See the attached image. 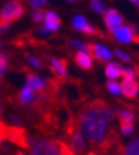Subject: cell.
I'll list each match as a JSON object with an SVG mask.
<instances>
[{"mask_svg": "<svg viewBox=\"0 0 139 155\" xmlns=\"http://www.w3.org/2000/svg\"><path fill=\"white\" fill-rule=\"evenodd\" d=\"M115 107L108 105L104 101H91L81 108L78 124L89 142L102 144L107 140L109 131V122L118 115Z\"/></svg>", "mask_w": 139, "mask_h": 155, "instance_id": "1", "label": "cell"}, {"mask_svg": "<svg viewBox=\"0 0 139 155\" xmlns=\"http://www.w3.org/2000/svg\"><path fill=\"white\" fill-rule=\"evenodd\" d=\"M27 140L31 155H70L74 152L63 141L48 140L40 135H28Z\"/></svg>", "mask_w": 139, "mask_h": 155, "instance_id": "2", "label": "cell"}, {"mask_svg": "<svg viewBox=\"0 0 139 155\" xmlns=\"http://www.w3.org/2000/svg\"><path fill=\"white\" fill-rule=\"evenodd\" d=\"M67 138L70 142V148L75 154H82L85 150V141H84L82 132L79 130V124L74 118H71L67 122Z\"/></svg>", "mask_w": 139, "mask_h": 155, "instance_id": "3", "label": "cell"}, {"mask_svg": "<svg viewBox=\"0 0 139 155\" xmlns=\"http://www.w3.org/2000/svg\"><path fill=\"white\" fill-rule=\"evenodd\" d=\"M24 14V6L20 0H13L3 6V9L0 10V20L7 21V23H13L16 20H19Z\"/></svg>", "mask_w": 139, "mask_h": 155, "instance_id": "4", "label": "cell"}, {"mask_svg": "<svg viewBox=\"0 0 139 155\" xmlns=\"http://www.w3.org/2000/svg\"><path fill=\"white\" fill-rule=\"evenodd\" d=\"M114 38L116 41L122 43V44H131V43H135V41H139V37L136 34V30L135 27L132 26H121L119 28H116L114 31Z\"/></svg>", "mask_w": 139, "mask_h": 155, "instance_id": "5", "label": "cell"}, {"mask_svg": "<svg viewBox=\"0 0 139 155\" xmlns=\"http://www.w3.org/2000/svg\"><path fill=\"white\" fill-rule=\"evenodd\" d=\"M104 23L107 26L108 31L109 33H114L116 28H119L122 24H124V17L122 14L115 9H109L104 12Z\"/></svg>", "mask_w": 139, "mask_h": 155, "instance_id": "6", "label": "cell"}, {"mask_svg": "<svg viewBox=\"0 0 139 155\" xmlns=\"http://www.w3.org/2000/svg\"><path fill=\"white\" fill-rule=\"evenodd\" d=\"M121 90L126 98H135L139 94V84L135 78L124 77V80L121 83Z\"/></svg>", "mask_w": 139, "mask_h": 155, "instance_id": "7", "label": "cell"}, {"mask_svg": "<svg viewBox=\"0 0 139 155\" xmlns=\"http://www.w3.org/2000/svg\"><path fill=\"white\" fill-rule=\"evenodd\" d=\"M50 68L60 80H65L67 78L68 61L65 58H50Z\"/></svg>", "mask_w": 139, "mask_h": 155, "instance_id": "8", "label": "cell"}, {"mask_svg": "<svg viewBox=\"0 0 139 155\" xmlns=\"http://www.w3.org/2000/svg\"><path fill=\"white\" fill-rule=\"evenodd\" d=\"M71 24H73V27L77 31H81L84 34H99L97 31V28H94L84 16H75L73 19V21H71Z\"/></svg>", "mask_w": 139, "mask_h": 155, "instance_id": "9", "label": "cell"}, {"mask_svg": "<svg viewBox=\"0 0 139 155\" xmlns=\"http://www.w3.org/2000/svg\"><path fill=\"white\" fill-rule=\"evenodd\" d=\"M89 54L99 61H109L112 58V51L102 44H91V53Z\"/></svg>", "mask_w": 139, "mask_h": 155, "instance_id": "10", "label": "cell"}, {"mask_svg": "<svg viewBox=\"0 0 139 155\" xmlns=\"http://www.w3.org/2000/svg\"><path fill=\"white\" fill-rule=\"evenodd\" d=\"M74 60H75V63L81 67V68H84V70H89V68H92V56H91L89 53L78 51L74 56Z\"/></svg>", "mask_w": 139, "mask_h": 155, "instance_id": "11", "label": "cell"}, {"mask_svg": "<svg viewBox=\"0 0 139 155\" xmlns=\"http://www.w3.org/2000/svg\"><path fill=\"white\" fill-rule=\"evenodd\" d=\"M44 24L46 27L51 31H57L61 26V20L58 17V14H56L54 12H47L46 17H44Z\"/></svg>", "mask_w": 139, "mask_h": 155, "instance_id": "12", "label": "cell"}, {"mask_svg": "<svg viewBox=\"0 0 139 155\" xmlns=\"http://www.w3.org/2000/svg\"><path fill=\"white\" fill-rule=\"evenodd\" d=\"M122 70H124V67H121L115 61H111L105 67V75L109 80H116V78H119L122 75Z\"/></svg>", "mask_w": 139, "mask_h": 155, "instance_id": "13", "label": "cell"}, {"mask_svg": "<svg viewBox=\"0 0 139 155\" xmlns=\"http://www.w3.org/2000/svg\"><path fill=\"white\" fill-rule=\"evenodd\" d=\"M122 155H139V137L134 138V140L126 145V148L124 150Z\"/></svg>", "mask_w": 139, "mask_h": 155, "instance_id": "14", "label": "cell"}, {"mask_svg": "<svg viewBox=\"0 0 139 155\" xmlns=\"http://www.w3.org/2000/svg\"><path fill=\"white\" fill-rule=\"evenodd\" d=\"M70 46L71 47H75L78 51H85V53H91V44L88 43L79 41V40H70Z\"/></svg>", "mask_w": 139, "mask_h": 155, "instance_id": "15", "label": "cell"}, {"mask_svg": "<svg viewBox=\"0 0 139 155\" xmlns=\"http://www.w3.org/2000/svg\"><path fill=\"white\" fill-rule=\"evenodd\" d=\"M118 117H119L121 122H134L135 113L132 110H122V111L118 113Z\"/></svg>", "mask_w": 139, "mask_h": 155, "instance_id": "16", "label": "cell"}, {"mask_svg": "<svg viewBox=\"0 0 139 155\" xmlns=\"http://www.w3.org/2000/svg\"><path fill=\"white\" fill-rule=\"evenodd\" d=\"M107 88L112 95H121L122 94V90H121V84H118L115 80H109L107 83Z\"/></svg>", "mask_w": 139, "mask_h": 155, "instance_id": "17", "label": "cell"}, {"mask_svg": "<svg viewBox=\"0 0 139 155\" xmlns=\"http://www.w3.org/2000/svg\"><path fill=\"white\" fill-rule=\"evenodd\" d=\"M89 6H91V9L98 14H102L105 12V6L102 3V0H91V2H89Z\"/></svg>", "mask_w": 139, "mask_h": 155, "instance_id": "18", "label": "cell"}, {"mask_svg": "<svg viewBox=\"0 0 139 155\" xmlns=\"http://www.w3.org/2000/svg\"><path fill=\"white\" fill-rule=\"evenodd\" d=\"M7 66H9V57L6 53H2L0 54V78L3 77V74L7 70Z\"/></svg>", "mask_w": 139, "mask_h": 155, "instance_id": "19", "label": "cell"}, {"mask_svg": "<svg viewBox=\"0 0 139 155\" xmlns=\"http://www.w3.org/2000/svg\"><path fill=\"white\" fill-rule=\"evenodd\" d=\"M121 132L124 135H131L134 132V124L132 122H121Z\"/></svg>", "mask_w": 139, "mask_h": 155, "instance_id": "20", "label": "cell"}, {"mask_svg": "<svg viewBox=\"0 0 139 155\" xmlns=\"http://www.w3.org/2000/svg\"><path fill=\"white\" fill-rule=\"evenodd\" d=\"M27 61L30 63V66L33 68H41L43 67V61L36 56H27Z\"/></svg>", "mask_w": 139, "mask_h": 155, "instance_id": "21", "label": "cell"}, {"mask_svg": "<svg viewBox=\"0 0 139 155\" xmlns=\"http://www.w3.org/2000/svg\"><path fill=\"white\" fill-rule=\"evenodd\" d=\"M115 56L118 57L119 60L126 61V63H129V61L132 60V57H131L126 51H124V50H121V48H116V50H115Z\"/></svg>", "mask_w": 139, "mask_h": 155, "instance_id": "22", "label": "cell"}, {"mask_svg": "<svg viewBox=\"0 0 139 155\" xmlns=\"http://www.w3.org/2000/svg\"><path fill=\"white\" fill-rule=\"evenodd\" d=\"M138 71L135 70L134 67H125L122 70V77H129V78H136Z\"/></svg>", "mask_w": 139, "mask_h": 155, "instance_id": "23", "label": "cell"}, {"mask_svg": "<svg viewBox=\"0 0 139 155\" xmlns=\"http://www.w3.org/2000/svg\"><path fill=\"white\" fill-rule=\"evenodd\" d=\"M33 20L36 21V23H40V21H44V17H46V12L41 9H37V12H34L33 13Z\"/></svg>", "mask_w": 139, "mask_h": 155, "instance_id": "24", "label": "cell"}, {"mask_svg": "<svg viewBox=\"0 0 139 155\" xmlns=\"http://www.w3.org/2000/svg\"><path fill=\"white\" fill-rule=\"evenodd\" d=\"M47 0H30V6L33 9H41L43 6H46Z\"/></svg>", "mask_w": 139, "mask_h": 155, "instance_id": "25", "label": "cell"}, {"mask_svg": "<svg viewBox=\"0 0 139 155\" xmlns=\"http://www.w3.org/2000/svg\"><path fill=\"white\" fill-rule=\"evenodd\" d=\"M9 24L7 21H3V20H0V31H6L7 28H9Z\"/></svg>", "mask_w": 139, "mask_h": 155, "instance_id": "26", "label": "cell"}, {"mask_svg": "<svg viewBox=\"0 0 139 155\" xmlns=\"http://www.w3.org/2000/svg\"><path fill=\"white\" fill-rule=\"evenodd\" d=\"M128 2H131V3H134V5L139 6V0H128Z\"/></svg>", "mask_w": 139, "mask_h": 155, "instance_id": "27", "label": "cell"}, {"mask_svg": "<svg viewBox=\"0 0 139 155\" xmlns=\"http://www.w3.org/2000/svg\"><path fill=\"white\" fill-rule=\"evenodd\" d=\"M67 2H75V0H67Z\"/></svg>", "mask_w": 139, "mask_h": 155, "instance_id": "28", "label": "cell"}, {"mask_svg": "<svg viewBox=\"0 0 139 155\" xmlns=\"http://www.w3.org/2000/svg\"><path fill=\"white\" fill-rule=\"evenodd\" d=\"M70 155H75V152H73V154H70Z\"/></svg>", "mask_w": 139, "mask_h": 155, "instance_id": "29", "label": "cell"}, {"mask_svg": "<svg viewBox=\"0 0 139 155\" xmlns=\"http://www.w3.org/2000/svg\"><path fill=\"white\" fill-rule=\"evenodd\" d=\"M0 46H2V43H0Z\"/></svg>", "mask_w": 139, "mask_h": 155, "instance_id": "30", "label": "cell"}, {"mask_svg": "<svg viewBox=\"0 0 139 155\" xmlns=\"http://www.w3.org/2000/svg\"><path fill=\"white\" fill-rule=\"evenodd\" d=\"M138 7H139V6H138Z\"/></svg>", "mask_w": 139, "mask_h": 155, "instance_id": "31", "label": "cell"}]
</instances>
